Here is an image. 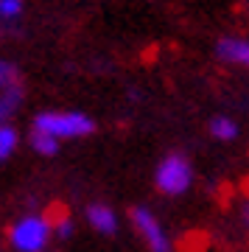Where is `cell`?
<instances>
[{
	"label": "cell",
	"instance_id": "obj_9",
	"mask_svg": "<svg viewBox=\"0 0 249 252\" xmlns=\"http://www.w3.org/2000/svg\"><path fill=\"white\" fill-rule=\"evenodd\" d=\"M23 87H17V90H9V93H0V126L9 124V118L14 115L20 109V104H23Z\"/></svg>",
	"mask_w": 249,
	"mask_h": 252
},
{
	"label": "cell",
	"instance_id": "obj_5",
	"mask_svg": "<svg viewBox=\"0 0 249 252\" xmlns=\"http://www.w3.org/2000/svg\"><path fill=\"white\" fill-rule=\"evenodd\" d=\"M216 54L221 62L238 64V67H247L249 70V39H241V36H221L216 42Z\"/></svg>",
	"mask_w": 249,
	"mask_h": 252
},
{
	"label": "cell",
	"instance_id": "obj_4",
	"mask_svg": "<svg viewBox=\"0 0 249 252\" xmlns=\"http://www.w3.org/2000/svg\"><path fill=\"white\" fill-rule=\"evenodd\" d=\"M132 224H134V230L140 233L143 241L149 244L152 252H171L168 235H165L162 224L157 221V216H154L149 207H132Z\"/></svg>",
	"mask_w": 249,
	"mask_h": 252
},
{
	"label": "cell",
	"instance_id": "obj_10",
	"mask_svg": "<svg viewBox=\"0 0 249 252\" xmlns=\"http://www.w3.org/2000/svg\"><path fill=\"white\" fill-rule=\"evenodd\" d=\"M31 149H34L36 154H42V157H54L56 152H59V140L51 135H45V132H36V129H31Z\"/></svg>",
	"mask_w": 249,
	"mask_h": 252
},
{
	"label": "cell",
	"instance_id": "obj_6",
	"mask_svg": "<svg viewBox=\"0 0 249 252\" xmlns=\"http://www.w3.org/2000/svg\"><path fill=\"white\" fill-rule=\"evenodd\" d=\"M87 221H90V227L101 235H112L118 230V216L112 213V207L98 205V202L95 205H87Z\"/></svg>",
	"mask_w": 249,
	"mask_h": 252
},
{
	"label": "cell",
	"instance_id": "obj_1",
	"mask_svg": "<svg viewBox=\"0 0 249 252\" xmlns=\"http://www.w3.org/2000/svg\"><path fill=\"white\" fill-rule=\"evenodd\" d=\"M34 129L56 137V140H76V137L93 135L95 121L79 109H51V112H39L34 118Z\"/></svg>",
	"mask_w": 249,
	"mask_h": 252
},
{
	"label": "cell",
	"instance_id": "obj_7",
	"mask_svg": "<svg viewBox=\"0 0 249 252\" xmlns=\"http://www.w3.org/2000/svg\"><path fill=\"white\" fill-rule=\"evenodd\" d=\"M23 87V73L11 59H0V93H9Z\"/></svg>",
	"mask_w": 249,
	"mask_h": 252
},
{
	"label": "cell",
	"instance_id": "obj_12",
	"mask_svg": "<svg viewBox=\"0 0 249 252\" xmlns=\"http://www.w3.org/2000/svg\"><path fill=\"white\" fill-rule=\"evenodd\" d=\"M26 11V3L23 0H0V26H11L17 23Z\"/></svg>",
	"mask_w": 249,
	"mask_h": 252
},
{
	"label": "cell",
	"instance_id": "obj_8",
	"mask_svg": "<svg viewBox=\"0 0 249 252\" xmlns=\"http://www.w3.org/2000/svg\"><path fill=\"white\" fill-rule=\"evenodd\" d=\"M207 132H210L216 140H232V137L238 135V124H235L230 115H216V118H210Z\"/></svg>",
	"mask_w": 249,
	"mask_h": 252
},
{
	"label": "cell",
	"instance_id": "obj_11",
	"mask_svg": "<svg viewBox=\"0 0 249 252\" xmlns=\"http://www.w3.org/2000/svg\"><path fill=\"white\" fill-rule=\"evenodd\" d=\"M17 143H20L17 129H14L11 124H3V126H0V162H3V160H9L11 154H14Z\"/></svg>",
	"mask_w": 249,
	"mask_h": 252
},
{
	"label": "cell",
	"instance_id": "obj_3",
	"mask_svg": "<svg viewBox=\"0 0 249 252\" xmlns=\"http://www.w3.org/2000/svg\"><path fill=\"white\" fill-rule=\"evenodd\" d=\"M190 180H193V171H190V162L187 157L182 154L171 152L165 154L157 165V188L162 193H168V196H179V193H185L190 188Z\"/></svg>",
	"mask_w": 249,
	"mask_h": 252
},
{
	"label": "cell",
	"instance_id": "obj_13",
	"mask_svg": "<svg viewBox=\"0 0 249 252\" xmlns=\"http://www.w3.org/2000/svg\"><path fill=\"white\" fill-rule=\"evenodd\" d=\"M51 224H54L56 238H70L73 235V221H70V216H64V213H56V216L51 219Z\"/></svg>",
	"mask_w": 249,
	"mask_h": 252
},
{
	"label": "cell",
	"instance_id": "obj_14",
	"mask_svg": "<svg viewBox=\"0 0 249 252\" xmlns=\"http://www.w3.org/2000/svg\"><path fill=\"white\" fill-rule=\"evenodd\" d=\"M241 216H244V221H247V224H249V202H247V205H244V207H241Z\"/></svg>",
	"mask_w": 249,
	"mask_h": 252
},
{
	"label": "cell",
	"instance_id": "obj_2",
	"mask_svg": "<svg viewBox=\"0 0 249 252\" xmlns=\"http://www.w3.org/2000/svg\"><path fill=\"white\" fill-rule=\"evenodd\" d=\"M51 235H54L51 219L39 216V213H28L9 227V244L17 252H45Z\"/></svg>",
	"mask_w": 249,
	"mask_h": 252
}]
</instances>
